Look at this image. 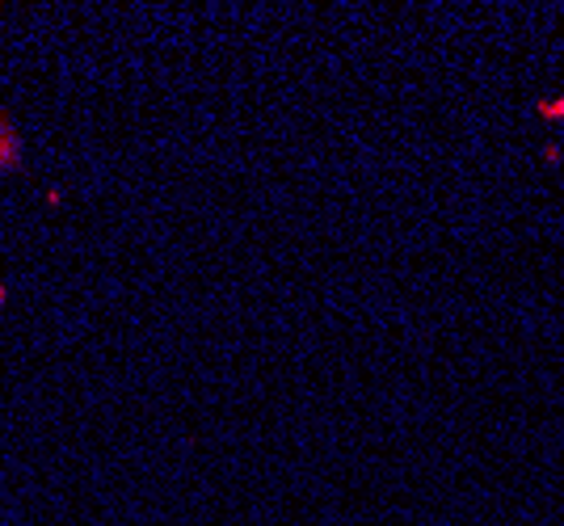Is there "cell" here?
I'll list each match as a JSON object with an SVG mask.
<instances>
[{"mask_svg": "<svg viewBox=\"0 0 564 526\" xmlns=\"http://www.w3.org/2000/svg\"><path fill=\"white\" fill-rule=\"evenodd\" d=\"M25 156V144H22V131L13 127V119L0 110V168H18Z\"/></svg>", "mask_w": 564, "mask_h": 526, "instance_id": "1", "label": "cell"}]
</instances>
